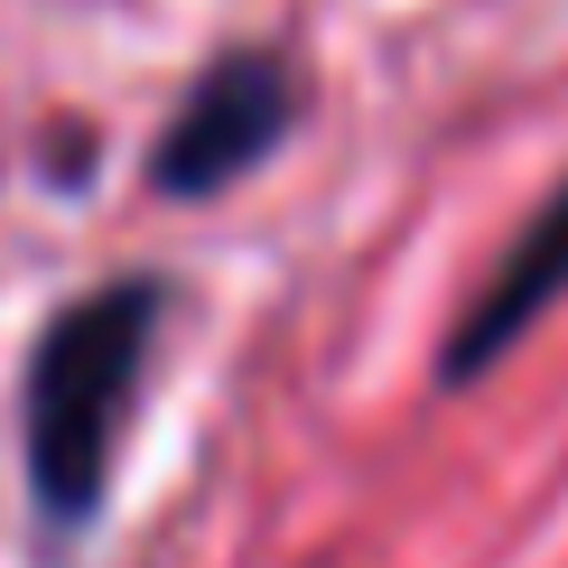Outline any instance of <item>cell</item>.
Here are the masks:
<instances>
[{"instance_id":"obj_1","label":"cell","mask_w":568,"mask_h":568,"mask_svg":"<svg viewBox=\"0 0 568 568\" xmlns=\"http://www.w3.org/2000/svg\"><path fill=\"white\" fill-rule=\"evenodd\" d=\"M159 280H112V290L75 298L29 354V392H19V419H29V494L47 523H93L112 485V447H122L131 392L150 373V336H159Z\"/></svg>"},{"instance_id":"obj_2","label":"cell","mask_w":568,"mask_h":568,"mask_svg":"<svg viewBox=\"0 0 568 568\" xmlns=\"http://www.w3.org/2000/svg\"><path fill=\"white\" fill-rule=\"evenodd\" d=\"M298 103H307V84H298L290 57L233 47V57H215L196 75V93L178 103V122H169V140H159V159H150V186L159 196H186V205L224 196L233 178H252L280 140H290Z\"/></svg>"},{"instance_id":"obj_3","label":"cell","mask_w":568,"mask_h":568,"mask_svg":"<svg viewBox=\"0 0 568 568\" xmlns=\"http://www.w3.org/2000/svg\"><path fill=\"white\" fill-rule=\"evenodd\" d=\"M559 298H568V178L540 196V215L513 233V252L485 271V290L466 298L457 326H447L438 373H447V383H476V373H494V364H504V354L523 345Z\"/></svg>"}]
</instances>
